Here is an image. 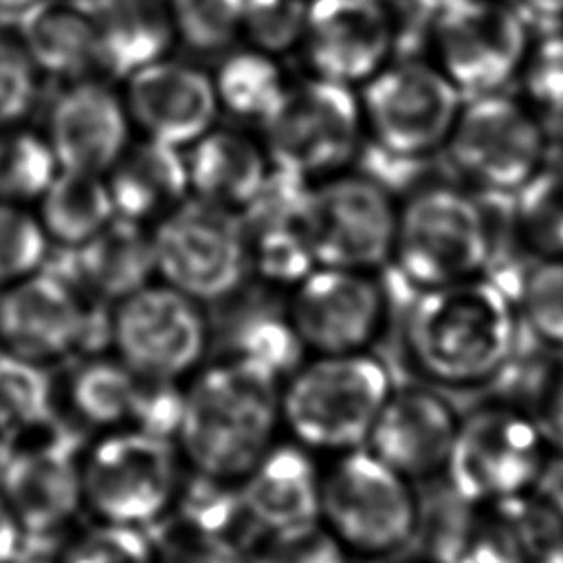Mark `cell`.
I'll return each instance as SVG.
<instances>
[{"label": "cell", "mask_w": 563, "mask_h": 563, "mask_svg": "<svg viewBox=\"0 0 563 563\" xmlns=\"http://www.w3.org/2000/svg\"><path fill=\"white\" fill-rule=\"evenodd\" d=\"M35 0H0V15L4 18H15L18 13H22L26 7H31Z\"/></svg>", "instance_id": "816d5d0a"}, {"label": "cell", "mask_w": 563, "mask_h": 563, "mask_svg": "<svg viewBox=\"0 0 563 563\" xmlns=\"http://www.w3.org/2000/svg\"><path fill=\"white\" fill-rule=\"evenodd\" d=\"M548 141L534 110L499 90L462 103L442 152L468 185L515 196L548 161Z\"/></svg>", "instance_id": "8fae6325"}, {"label": "cell", "mask_w": 563, "mask_h": 563, "mask_svg": "<svg viewBox=\"0 0 563 563\" xmlns=\"http://www.w3.org/2000/svg\"><path fill=\"white\" fill-rule=\"evenodd\" d=\"M150 233L156 279L198 303L233 297L251 273L238 211L189 196L154 222Z\"/></svg>", "instance_id": "ba28073f"}, {"label": "cell", "mask_w": 563, "mask_h": 563, "mask_svg": "<svg viewBox=\"0 0 563 563\" xmlns=\"http://www.w3.org/2000/svg\"><path fill=\"white\" fill-rule=\"evenodd\" d=\"M15 37L37 73L73 81L99 70L88 0H35L13 18Z\"/></svg>", "instance_id": "484cf974"}, {"label": "cell", "mask_w": 563, "mask_h": 563, "mask_svg": "<svg viewBox=\"0 0 563 563\" xmlns=\"http://www.w3.org/2000/svg\"><path fill=\"white\" fill-rule=\"evenodd\" d=\"M246 563H347V550L321 526L260 532L246 550Z\"/></svg>", "instance_id": "f6af8a7d"}, {"label": "cell", "mask_w": 563, "mask_h": 563, "mask_svg": "<svg viewBox=\"0 0 563 563\" xmlns=\"http://www.w3.org/2000/svg\"><path fill=\"white\" fill-rule=\"evenodd\" d=\"M319 523L347 554L385 556L416 537L420 501L407 477L358 446L321 473Z\"/></svg>", "instance_id": "8992f818"}, {"label": "cell", "mask_w": 563, "mask_h": 563, "mask_svg": "<svg viewBox=\"0 0 563 563\" xmlns=\"http://www.w3.org/2000/svg\"><path fill=\"white\" fill-rule=\"evenodd\" d=\"M279 400L282 380L257 365L224 356L198 369L183 387L180 455L194 473L240 482L275 444Z\"/></svg>", "instance_id": "7a4b0ae2"}, {"label": "cell", "mask_w": 563, "mask_h": 563, "mask_svg": "<svg viewBox=\"0 0 563 563\" xmlns=\"http://www.w3.org/2000/svg\"><path fill=\"white\" fill-rule=\"evenodd\" d=\"M106 183L117 216L145 227L191 196L185 150L145 136L130 141L108 169Z\"/></svg>", "instance_id": "4316f807"}, {"label": "cell", "mask_w": 563, "mask_h": 563, "mask_svg": "<svg viewBox=\"0 0 563 563\" xmlns=\"http://www.w3.org/2000/svg\"><path fill=\"white\" fill-rule=\"evenodd\" d=\"M29 548V539L20 528L9 504L0 495V563L15 561Z\"/></svg>", "instance_id": "c3c4849f"}, {"label": "cell", "mask_w": 563, "mask_h": 563, "mask_svg": "<svg viewBox=\"0 0 563 563\" xmlns=\"http://www.w3.org/2000/svg\"><path fill=\"white\" fill-rule=\"evenodd\" d=\"M44 136L59 169L106 176L132 141L123 95L95 75L64 81L48 106Z\"/></svg>", "instance_id": "ffe728a7"}, {"label": "cell", "mask_w": 563, "mask_h": 563, "mask_svg": "<svg viewBox=\"0 0 563 563\" xmlns=\"http://www.w3.org/2000/svg\"><path fill=\"white\" fill-rule=\"evenodd\" d=\"M57 563H156V554L145 528L99 521L79 532Z\"/></svg>", "instance_id": "7bdbcfd3"}, {"label": "cell", "mask_w": 563, "mask_h": 563, "mask_svg": "<svg viewBox=\"0 0 563 563\" xmlns=\"http://www.w3.org/2000/svg\"><path fill=\"white\" fill-rule=\"evenodd\" d=\"M383 2H387V4H391V2H394V0H383Z\"/></svg>", "instance_id": "11a10c76"}, {"label": "cell", "mask_w": 563, "mask_h": 563, "mask_svg": "<svg viewBox=\"0 0 563 563\" xmlns=\"http://www.w3.org/2000/svg\"><path fill=\"white\" fill-rule=\"evenodd\" d=\"M51 246L35 211L0 200V290L42 271Z\"/></svg>", "instance_id": "ab89813d"}, {"label": "cell", "mask_w": 563, "mask_h": 563, "mask_svg": "<svg viewBox=\"0 0 563 563\" xmlns=\"http://www.w3.org/2000/svg\"><path fill=\"white\" fill-rule=\"evenodd\" d=\"M185 156L191 196L238 213L271 172L262 141L231 128L213 125L185 150Z\"/></svg>", "instance_id": "f1b7e54d"}, {"label": "cell", "mask_w": 563, "mask_h": 563, "mask_svg": "<svg viewBox=\"0 0 563 563\" xmlns=\"http://www.w3.org/2000/svg\"><path fill=\"white\" fill-rule=\"evenodd\" d=\"M35 216L51 244L75 249L103 231L117 211L103 174L57 169L37 198Z\"/></svg>", "instance_id": "f546056e"}, {"label": "cell", "mask_w": 563, "mask_h": 563, "mask_svg": "<svg viewBox=\"0 0 563 563\" xmlns=\"http://www.w3.org/2000/svg\"><path fill=\"white\" fill-rule=\"evenodd\" d=\"M246 0H169L176 42L200 55L227 53L242 40Z\"/></svg>", "instance_id": "74e56055"}, {"label": "cell", "mask_w": 563, "mask_h": 563, "mask_svg": "<svg viewBox=\"0 0 563 563\" xmlns=\"http://www.w3.org/2000/svg\"><path fill=\"white\" fill-rule=\"evenodd\" d=\"M548 457V444L530 413L495 400L460 418L444 475L451 493L484 506L530 493Z\"/></svg>", "instance_id": "30bf717a"}, {"label": "cell", "mask_w": 563, "mask_h": 563, "mask_svg": "<svg viewBox=\"0 0 563 563\" xmlns=\"http://www.w3.org/2000/svg\"><path fill=\"white\" fill-rule=\"evenodd\" d=\"M530 42L528 18L512 0H464L433 18V62L468 97L519 77Z\"/></svg>", "instance_id": "9a60e30c"}, {"label": "cell", "mask_w": 563, "mask_h": 563, "mask_svg": "<svg viewBox=\"0 0 563 563\" xmlns=\"http://www.w3.org/2000/svg\"><path fill=\"white\" fill-rule=\"evenodd\" d=\"M75 416L97 429H141L176 440L183 407L178 383L152 380L117 356H86L68 383Z\"/></svg>", "instance_id": "d6986e66"}, {"label": "cell", "mask_w": 563, "mask_h": 563, "mask_svg": "<svg viewBox=\"0 0 563 563\" xmlns=\"http://www.w3.org/2000/svg\"><path fill=\"white\" fill-rule=\"evenodd\" d=\"M493 380L508 383V400L530 413L552 451H563V347L545 345L530 336V350L521 339Z\"/></svg>", "instance_id": "4dcf8cb0"}, {"label": "cell", "mask_w": 563, "mask_h": 563, "mask_svg": "<svg viewBox=\"0 0 563 563\" xmlns=\"http://www.w3.org/2000/svg\"><path fill=\"white\" fill-rule=\"evenodd\" d=\"M532 486V493L563 519V451H552Z\"/></svg>", "instance_id": "7dc6e473"}, {"label": "cell", "mask_w": 563, "mask_h": 563, "mask_svg": "<svg viewBox=\"0 0 563 563\" xmlns=\"http://www.w3.org/2000/svg\"><path fill=\"white\" fill-rule=\"evenodd\" d=\"M224 347V356L257 365L282 383L303 363L306 354L286 310L277 312L266 306L249 308L233 317Z\"/></svg>", "instance_id": "836d02e7"}, {"label": "cell", "mask_w": 563, "mask_h": 563, "mask_svg": "<svg viewBox=\"0 0 563 563\" xmlns=\"http://www.w3.org/2000/svg\"><path fill=\"white\" fill-rule=\"evenodd\" d=\"M493 220L468 191L424 185L398 202L391 262L416 290L486 275Z\"/></svg>", "instance_id": "277c9868"}, {"label": "cell", "mask_w": 563, "mask_h": 563, "mask_svg": "<svg viewBox=\"0 0 563 563\" xmlns=\"http://www.w3.org/2000/svg\"><path fill=\"white\" fill-rule=\"evenodd\" d=\"M238 484L262 532L319 523L321 473L312 451L297 442H275Z\"/></svg>", "instance_id": "d4e9b609"}, {"label": "cell", "mask_w": 563, "mask_h": 563, "mask_svg": "<svg viewBox=\"0 0 563 563\" xmlns=\"http://www.w3.org/2000/svg\"><path fill=\"white\" fill-rule=\"evenodd\" d=\"M416 11H420V13H424V15H429L431 20L433 18H438V15H442L444 11H449V9H453V7H457V4H462L464 0H407Z\"/></svg>", "instance_id": "f907efd6"}, {"label": "cell", "mask_w": 563, "mask_h": 563, "mask_svg": "<svg viewBox=\"0 0 563 563\" xmlns=\"http://www.w3.org/2000/svg\"><path fill=\"white\" fill-rule=\"evenodd\" d=\"M37 79L18 37L0 33V130L24 121L37 97Z\"/></svg>", "instance_id": "bcb514c9"}, {"label": "cell", "mask_w": 563, "mask_h": 563, "mask_svg": "<svg viewBox=\"0 0 563 563\" xmlns=\"http://www.w3.org/2000/svg\"><path fill=\"white\" fill-rule=\"evenodd\" d=\"M260 125L271 167L306 183L350 169L365 141L356 88L314 75L288 84Z\"/></svg>", "instance_id": "5b68a950"}, {"label": "cell", "mask_w": 563, "mask_h": 563, "mask_svg": "<svg viewBox=\"0 0 563 563\" xmlns=\"http://www.w3.org/2000/svg\"><path fill=\"white\" fill-rule=\"evenodd\" d=\"M510 297L532 339L563 347V257H530L515 275Z\"/></svg>", "instance_id": "d590c367"}, {"label": "cell", "mask_w": 563, "mask_h": 563, "mask_svg": "<svg viewBox=\"0 0 563 563\" xmlns=\"http://www.w3.org/2000/svg\"><path fill=\"white\" fill-rule=\"evenodd\" d=\"M306 2H310V0H306Z\"/></svg>", "instance_id": "9f6ffc18"}, {"label": "cell", "mask_w": 563, "mask_h": 563, "mask_svg": "<svg viewBox=\"0 0 563 563\" xmlns=\"http://www.w3.org/2000/svg\"><path fill=\"white\" fill-rule=\"evenodd\" d=\"M286 314L306 352H367L385 332L389 292L378 273L314 266L290 288Z\"/></svg>", "instance_id": "e0dca14e"}, {"label": "cell", "mask_w": 563, "mask_h": 563, "mask_svg": "<svg viewBox=\"0 0 563 563\" xmlns=\"http://www.w3.org/2000/svg\"><path fill=\"white\" fill-rule=\"evenodd\" d=\"M99 70L123 81L132 73L165 59L176 44L169 0H88Z\"/></svg>", "instance_id": "83f0119b"}, {"label": "cell", "mask_w": 563, "mask_h": 563, "mask_svg": "<svg viewBox=\"0 0 563 563\" xmlns=\"http://www.w3.org/2000/svg\"><path fill=\"white\" fill-rule=\"evenodd\" d=\"M306 0H246L242 40L268 55L299 48L306 22Z\"/></svg>", "instance_id": "ee69618b"}, {"label": "cell", "mask_w": 563, "mask_h": 563, "mask_svg": "<svg viewBox=\"0 0 563 563\" xmlns=\"http://www.w3.org/2000/svg\"><path fill=\"white\" fill-rule=\"evenodd\" d=\"M523 101L541 119L543 128L563 130V29L530 42L519 73Z\"/></svg>", "instance_id": "60d3db41"}, {"label": "cell", "mask_w": 563, "mask_h": 563, "mask_svg": "<svg viewBox=\"0 0 563 563\" xmlns=\"http://www.w3.org/2000/svg\"><path fill=\"white\" fill-rule=\"evenodd\" d=\"M387 365L369 352L317 354L282 383V424L308 451L365 446L391 394Z\"/></svg>", "instance_id": "3957f363"}, {"label": "cell", "mask_w": 563, "mask_h": 563, "mask_svg": "<svg viewBox=\"0 0 563 563\" xmlns=\"http://www.w3.org/2000/svg\"><path fill=\"white\" fill-rule=\"evenodd\" d=\"M396 40L394 9L383 0H310L299 51L310 75L361 88L394 59Z\"/></svg>", "instance_id": "ac0fdd59"}, {"label": "cell", "mask_w": 563, "mask_h": 563, "mask_svg": "<svg viewBox=\"0 0 563 563\" xmlns=\"http://www.w3.org/2000/svg\"><path fill=\"white\" fill-rule=\"evenodd\" d=\"M57 169L44 132L24 123L0 130V200L37 202Z\"/></svg>", "instance_id": "8d00e7d4"}, {"label": "cell", "mask_w": 563, "mask_h": 563, "mask_svg": "<svg viewBox=\"0 0 563 563\" xmlns=\"http://www.w3.org/2000/svg\"><path fill=\"white\" fill-rule=\"evenodd\" d=\"M510 222L530 257H563V163L545 161L515 194Z\"/></svg>", "instance_id": "e575fe53"}, {"label": "cell", "mask_w": 563, "mask_h": 563, "mask_svg": "<svg viewBox=\"0 0 563 563\" xmlns=\"http://www.w3.org/2000/svg\"><path fill=\"white\" fill-rule=\"evenodd\" d=\"M110 308L114 356L145 378L178 383L207 354L211 330L202 303L158 279Z\"/></svg>", "instance_id": "4fadbf2b"}, {"label": "cell", "mask_w": 563, "mask_h": 563, "mask_svg": "<svg viewBox=\"0 0 563 563\" xmlns=\"http://www.w3.org/2000/svg\"><path fill=\"white\" fill-rule=\"evenodd\" d=\"M4 455H7V442H4V438L0 435V466H2V462H4Z\"/></svg>", "instance_id": "db71d44e"}, {"label": "cell", "mask_w": 563, "mask_h": 563, "mask_svg": "<svg viewBox=\"0 0 563 563\" xmlns=\"http://www.w3.org/2000/svg\"><path fill=\"white\" fill-rule=\"evenodd\" d=\"M101 306L44 266L0 290V350L48 367L110 343Z\"/></svg>", "instance_id": "5bb4252c"}, {"label": "cell", "mask_w": 563, "mask_h": 563, "mask_svg": "<svg viewBox=\"0 0 563 563\" xmlns=\"http://www.w3.org/2000/svg\"><path fill=\"white\" fill-rule=\"evenodd\" d=\"M405 350L418 374L446 387L493 380L521 339L512 297L488 275L418 290L405 314Z\"/></svg>", "instance_id": "6da1fadb"}, {"label": "cell", "mask_w": 563, "mask_h": 563, "mask_svg": "<svg viewBox=\"0 0 563 563\" xmlns=\"http://www.w3.org/2000/svg\"><path fill=\"white\" fill-rule=\"evenodd\" d=\"M147 534L156 563H246V552L240 545L174 515L150 526Z\"/></svg>", "instance_id": "b9f144b4"}, {"label": "cell", "mask_w": 563, "mask_h": 563, "mask_svg": "<svg viewBox=\"0 0 563 563\" xmlns=\"http://www.w3.org/2000/svg\"><path fill=\"white\" fill-rule=\"evenodd\" d=\"M211 81L220 110L257 123L268 117L288 86L277 57L253 46L227 51Z\"/></svg>", "instance_id": "1f68e13d"}, {"label": "cell", "mask_w": 563, "mask_h": 563, "mask_svg": "<svg viewBox=\"0 0 563 563\" xmlns=\"http://www.w3.org/2000/svg\"><path fill=\"white\" fill-rule=\"evenodd\" d=\"M180 482V451L167 435L106 431L81 455L84 506L99 521L147 530L169 512Z\"/></svg>", "instance_id": "52a82bcc"}, {"label": "cell", "mask_w": 563, "mask_h": 563, "mask_svg": "<svg viewBox=\"0 0 563 563\" xmlns=\"http://www.w3.org/2000/svg\"><path fill=\"white\" fill-rule=\"evenodd\" d=\"M59 251L64 260L48 255L46 266L103 306L156 279L150 227L119 216L81 246Z\"/></svg>", "instance_id": "cb8c5ba5"}, {"label": "cell", "mask_w": 563, "mask_h": 563, "mask_svg": "<svg viewBox=\"0 0 563 563\" xmlns=\"http://www.w3.org/2000/svg\"><path fill=\"white\" fill-rule=\"evenodd\" d=\"M396 213L380 180L345 169L310 183L301 231L317 266L378 273L391 262Z\"/></svg>", "instance_id": "7c38bea8"}, {"label": "cell", "mask_w": 563, "mask_h": 563, "mask_svg": "<svg viewBox=\"0 0 563 563\" xmlns=\"http://www.w3.org/2000/svg\"><path fill=\"white\" fill-rule=\"evenodd\" d=\"M526 15L548 24H563V0H512Z\"/></svg>", "instance_id": "681fc988"}, {"label": "cell", "mask_w": 563, "mask_h": 563, "mask_svg": "<svg viewBox=\"0 0 563 563\" xmlns=\"http://www.w3.org/2000/svg\"><path fill=\"white\" fill-rule=\"evenodd\" d=\"M11 563H57V559H53V556H48V554H44L40 550H33L31 543H29V548L15 561H11Z\"/></svg>", "instance_id": "f5cc1de1"}, {"label": "cell", "mask_w": 563, "mask_h": 563, "mask_svg": "<svg viewBox=\"0 0 563 563\" xmlns=\"http://www.w3.org/2000/svg\"><path fill=\"white\" fill-rule=\"evenodd\" d=\"M455 409L433 389H391L365 446L409 482L444 473L457 431Z\"/></svg>", "instance_id": "603a6c76"}, {"label": "cell", "mask_w": 563, "mask_h": 563, "mask_svg": "<svg viewBox=\"0 0 563 563\" xmlns=\"http://www.w3.org/2000/svg\"><path fill=\"white\" fill-rule=\"evenodd\" d=\"M57 424L46 365L0 350V435L7 446Z\"/></svg>", "instance_id": "d6a6232c"}, {"label": "cell", "mask_w": 563, "mask_h": 563, "mask_svg": "<svg viewBox=\"0 0 563 563\" xmlns=\"http://www.w3.org/2000/svg\"><path fill=\"white\" fill-rule=\"evenodd\" d=\"M249 271L262 282L279 288L297 286L317 264L297 224H277L246 233Z\"/></svg>", "instance_id": "f35d334b"}, {"label": "cell", "mask_w": 563, "mask_h": 563, "mask_svg": "<svg viewBox=\"0 0 563 563\" xmlns=\"http://www.w3.org/2000/svg\"><path fill=\"white\" fill-rule=\"evenodd\" d=\"M446 563H563V519L532 490L468 506Z\"/></svg>", "instance_id": "7402d4cb"}, {"label": "cell", "mask_w": 563, "mask_h": 563, "mask_svg": "<svg viewBox=\"0 0 563 563\" xmlns=\"http://www.w3.org/2000/svg\"><path fill=\"white\" fill-rule=\"evenodd\" d=\"M84 449L59 422L7 446L0 495L29 543L59 537L84 508Z\"/></svg>", "instance_id": "2e32d148"}, {"label": "cell", "mask_w": 563, "mask_h": 563, "mask_svg": "<svg viewBox=\"0 0 563 563\" xmlns=\"http://www.w3.org/2000/svg\"><path fill=\"white\" fill-rule=\"evenodd\" d=\"M356 92L365 139L402 161L442 152L464 103L455 84L424 59H389Z\"/></svg>", "instance_id": "9c48e42d"}, {"label": "cell", "mask_w": 563, "mask_h": 563, "mask_svg": "<svg viewBox=\"0 0 563 563\" xmlns=\"http://www.w3.org/2000/svg\"><path fill=\"white\" fill-rule=\"evenodd\" d=\"M123 84L128 117L145 139L187 150L216 125L220 106L211 75L194 64L165 57Z\"/></svg>", "instance_id": "44dd1931"}]
</instances>
